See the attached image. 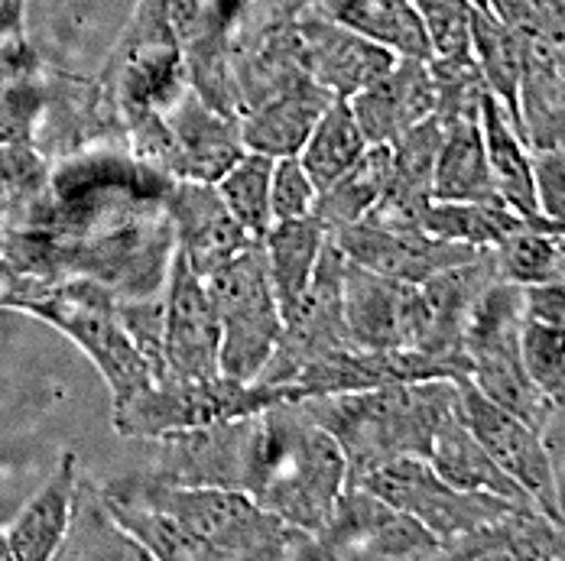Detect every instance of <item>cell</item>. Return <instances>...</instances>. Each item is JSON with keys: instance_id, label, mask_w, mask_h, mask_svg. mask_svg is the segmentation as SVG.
I'll return each instance as SVG.
<instances>
[{"instance_id": "8d00e7d4", "label": "cell", "mask_w": 565, "mask_h": 561, "mask_svg": "<svg viewBox=\"0 0 565 561\" xmlns=\"http://www.w3.org/2000/svg\"><path fill=\"white\" fill-rule=\"evenodd\" d=\"M419 227L429 234L468 244V247H498L504 237L526 227V215L513 212L508 205H491V202H433L423 215Z\"/></svg>"}, {"instance_id": "7bdbcfd3", "label": "cell", "mask_w": 565, "mask_h": 561, "mask_svg": "<svg viewBox=\"0 0 565 561\" xmlns=\"http://www.w3.org/2000/svg\"><path fill=\"white\" fill-rule=\"evenodd\" d=\"M533 175H536L540 218L565 225V140L533 150Z\"/></svg>"}, {"instance_id": "d6986e66", "label": "cell", "mask_w": 565, "mask_h": 561, "mask_svg": "<svg viewBox=\"0 0 565 561\" xmlns=\"http://www.w3.org/2000/svg\"><path fill=\"white\" fill-rule=\"evenodd\" d=\"M296 26L306 72L344 101H351L361 88L381 78L399 58L391 50L371 43L367 36L341 26L339 20L326 17L316 7H302L296 13Z\"/></svg>"}, {"instance_id": "8992f818", "label": "cell", "mask_w": 565, "mask_h": 561, "mask_svg": "<svg viewBox=\"0 0 565 561\" xmlns=\"http://www.w3.org/2000/svg\"><path fill=\"white\" fill-rule=\"evenodd\" d=\"M344 484L348 464L339 442L299 402L270 406L264 477L254 500L296 529L319 532Z\"/></svg>"}, {"instance_id": "4dcf8cb0", "label": "cell", "mask_w": 565, "mask_h": 561, "mask_svg": "<svg viewBox=\"0 0 565 561\" xmlns=\"http://www.w3.org/2000/svg\"><path fill=\"white\" fill-rule=\"evenodd\" d=\"M53 205V163L33 143L0 140V234L36 227Z\"/></svg>"}, {"instance_id": "7402d4cb", "label": "cell", "mask_w": 565, "mask_h": 561, "mask_svg": "<svg viewBox=\"0 0 565 561\" xmlns=\"http://www.w3.org/2000/svg\"><path fill=\"white\" fill-rule=\"evenodd\" d=\"M520 72V120L533 150L565 140V50L563 40L543 23L523 26Z\"/></svg>"}, {"instance_id": "4fadbf2b", "label": "cell", "mask_w": 565, "mask_h": 561, "mask_svg": "<svg viewBox=\"0 0 565 561\" xmlns=\"http://www.w3.org/2000/svg\"><path fill=\"white\" fill-rule=\"evenodd\" d=\"M458 387H461L465 422L478 435V442L523 487V494L533 504L546 516H553L556 522H565L563 494H559V481L553 471L550 449L543 442V432L523 422L520 416H513L504 406H498L494 399H488L471 384V377L458 380Z\"/></svg>"}, {"instance_id": "1f68e13d", "label": "cell", "mask_w": 565, "mask_h": 561, "mask_svg": "<svg viewBox=\"0 0 565 561\" xmlns=\"http://www.w3.org/2000/svg\"><path fill=\"white\" fill-rule=\"evenodd\" d=\"M329 237H332V230L322 225L316 215H309V218H289V222H274L270 230L264 234L270 280H274V289H277L282 315L309 289L312 273L319 267V257H322Z\"/></svg>"}, {"instance_id": "f546056e", "label": "cell", "mask_w": 565, "mask_h": 561, "mask_svg": "<svg viewBox=\"0 0 565 561\" xmlns=\"http://www.w3.org/2000/svg\"><path fill=\"white\" fill-rule=\"evenodd\" d=\"M309 7L339 20L341 26L367 36L394 56L433 58L419 10L413 0H309Z\"/></svg>"}, {"instance_id": "f6af8a7d", "label": "cell", "mask_w": 565, "mask_h": 561, "mask_svg": "<svg viewBox=\"0 0 565 561\" xmlns=\"http://www.w3.org/2000/svg\"><path fill=\"white\" fill-rule=\"evenodd\" d=\"M471 3H475V10H484V13L504 20L510 30L543 23V10L536 0H471Z\"/></svg>"}, {"instance_id": "d6a6232c", "label": "cell", "mask_w": 565, "mask_h": 561, "mask_svg": "<svg viewBox=\"0 0 565 561\" xmlns=\"http://www.w3.org/2000/svg\"><path fill=\"white\" fill-rule=\"evenodd\" d=\"M391 147L387 143H371L364 157L339 175L329 188L319 192L316 198V218L329 227L332 234L348 225H358L371 215V208L384 198L387 182H391Z\"/></svg>"}, {"instance_id": "5bb4252c", "label": "cell", "mask_w": 565, "mask_h": 561, "mask_svg": "<svg viewBox=\"0 0 565 561\" xmlns=\"http://www.w3.org/2000/svg\"><path fill=\"white\" fill-rule=\"evenodd\" d=\"M222 377V322L205 282L185 257L172 253L163 319V364L157 380H218Z\"/></svg>"}, {"instance_id": "d4e9b609", "label": "cell", "mask_w": 565, "mask_h": 561, "mask_svg": "<svg viewBox=\"0 0 565 561\" xmlns=\"http://www.w3.org/2000/svg\"><path fill=\"white\" fill-rule=\"evenodd\" d=\"M332 91L322 88L316 78L289 85L277 95L257 101L254 108L241 114V133L250 153L264 157H299L312 127L319 123L322 111L332 105Z\"/></svg>"}, {"instance_id": "ab89813d", "label": "cell", "mask_w": 565, "mask_h": 561, "mask_svg": "<svg viewBox=\"0 0 565 561\" xmlns=\"http://www.w3.org/2000/svg\"><path fill=\"white\" fill-rule=\"evenodd\" d=\"M433 46V58L439 62H471V0H413Z\"/></svg>"}, {"instance_id": "5b68a950", "label": "cell", "mask_w": 565, "mask_h": 561, "mask_svg": "<svg viewBox=\"0 0 565 561\" xmlns=\"http://www.w3.org/2000/svg\"><path fill=\"white\" fill-rule=\"evenodd\" d=\"M3 309L50 322L75 347H82V354L108 380L114 406H124L153 387V367L134 344L130 332L124 328L120 299L108 285L88 277H68V280L26 277V282L3 302Z\"/></svg>"}, {"instance_id": "c3c4849f", "label": "cell", "mask_w": 565, "mask_h": 561, "mask_svg": "<svg viewBox=\"0 0 565 561\" xmlns=\"http://www.w3.org/2000/svg\"><path fill=\"white\" fill-rule=\"evenodd\" d=\"M0 140L7 143V120H3V111H0Z\"/></svg>"}, {"instance_id": "52a82bcc", "label": "cell", "mask_w": 565, "mask_h": 561, "mask_svg": "<svg viewBox=\"0 0 565 561\" xmlns=\"http://www.w3.org/2000/svg\"><path fill=\"white\" fill-rule=\"evenodd\" d=\"M523 322V285L498 280L481 295L468 322L465 354L471 364V384L481 393L530 422L533 429L546 432L556 406L526 370Z\"/></svg>"}, {"instance_id": "7c38bea8", "label": "cell", "mask_w": 565, "mask_h": 561, "mask_svg": "<svg viewBox=\"0 0 565 561\" xmlns=\"http://www.w3.org/2000/svg\"><path fill=\"white\" fill-rule=\"evenodd\" d=\"M354 487H367L387 504L413 513L429 532L443 539L446 559H449V546H455L458 539L498 519L510 504H520V500H508L488 490H461L449 481H443L426 457H396L391 464L371 471Z\"/></svg>"}, {"instance_id": "8fae6325", "label": "cell", "mask_w": 565, "mask_h": 561, "mask_svg": "<svg viewBox=\"0 0 565 561\" xmlns=\"http://www.w3.org/2000/svg\"><path fill=\"white\" fill-rule=\"evenodd\" d=\"M354 344L344 322V253L329 237L302 299L282 315V332L257 384L289 387L309 364Z\"/></svg>"}, {"instance_id": "ba28073f", "label": "cell", "mask_w": 565, "mask_h": 561, "mask_svg": "<svg viewBox=\"0 0 565 561\" xmlns=\"http://www.w3.org/2000/svg\"><path fill=\"white\" fill-rule=\"evenodd\" d=\"M222 322V374L257 384L282 332V309L270 280L264 240H254L205 280Z\"/></svg>"}, {"instance_id": "f35d334b", "label": "cell", "mask_w": 565, "mask_h": 561, "mask_svg": "<svg viewBox=\"0 0 565 561\" xmlns=\"http://www.w3.org/2000/svg\"><path fill=\"white\" fill-rule=\"evenodd\" d=\"M494 250L501 280L516 285H543V282L565 280V257L553 234H543L536 227H523L504 237Z\"/></svg>"}, {"instance_id": "74e56055", "label": "cell", "mask_w": 565, "mask_h": 561, "mask_svg": "<svg viewBox=\"0 0 565 561\" xmlns=\"http://www.w3.org/2000/svg\"><path fill=\"white\" fill-rule=\"evenodd\" d=\"M274 157L264 153H244L225 175L215 182L231 215L244 225L254 240H264V234L274 225L270 212V182H274Z\"/></svg>"}, {"instance_id": "d590c367", "label": "cell", "mask_w": 565, "mask_h": 561, "mask_svg": "<svg viewBox=\"0 0 565 561\" xmlns=\"http://www.w3.org/2000/svg\"><path fill=\"white\" fill-rule=\"evenodd\" d=\"M367 137L358 123V117L351 111V101L344 98H332V105L322 111L319 123L312 127L299 163L306 166L309 179L316 182V188H329L339 175L354 166L364 150H367Z\"/></svg>"}, {"instance_id": "83f0119b", "label": "cell", "mask_w": 565, "mask_h": 561, "mask_svg": "<svg viewBox=\"0 0 565 561\" xmlns=\"http://www.w3.org/2000/svg\"><path fill=\"white\" fill-rule=\"evenodd\" d=\"M429 464L436 467V474L443 481H449L461 490H488V494H498V497H508V500H530L523 494V487L488 454V449L478 442V435L468 429L461 406L455 412H449L443 419V425L436 429Z\"/></svg>"}, {"instance_id": "bcb514c9", "label": "cell", "mask_w": 565, "mask_h": 561, "mask_svg": "<svg viewBox=\"0 0 565 561\" xmlns=\"http://www.w3.org/2000/svg\"><path fill=\"white\" fill-rule=\"evenodd\" d=\"M250 0H218V10H222V20L227 23V33H231V26H234V20L241 17V10L247 7Z\"/></svg>"}, {"instance_id": "6da1fadb", "label": "cell", "mask_w": 565, "mask_h": 561, "mask_svg": "<svg viewBox=\"0 0 565 561\" xmlns=\"http://www.w3.org/2000/svg\"><path fill=\"white\" fill-rule=\"evenodd\" d=\"M170 175L124 143H92L53 166V205L36 227L0 234V257L33 280H88L117 299L167 289L175 234Z\"/></svg>"}, {"instance_id": "60d3db41", "label": "cell", "mask_w": 565, "mask_h": 561, "mask_svg": "<svg viewBox=\"0 0 565 561\" xmlns=\"http://www.w3.org/2000/svg\"><path fill=\"white\" fill-rule=\"evenodd\" d=\"M523 357L533 384L556 409L565 406V332L523 322Z\"/></svg>"}, {"instance_id": "4316f807", "label": "cell", "mask_w": 565, "mask_h": 561, "mask_svg": "<svg viewBox=\"0 0 565 561\" xmlns=\"http://www.w3.org/2000/svg\"><path fill=\"white\" fill-rule=\"evenodd\" d=\"M78 461L72 451L62 454L56 471L46 484L26 500L20 516L7 526V546L13 561H50L56 559L78 494Z\"/></svg>"}, {"instance_id": "603a6c76", "label": "cell", "mask_w": 565, "mask_h": 561, "mask_svg": "<svg viewBox=\"0 0 565 561\" xmlns=\"http://www.w3.org/2000/svg\"><path fill=\"white\" fill-rule=\"evenodd\" d=\"M443 147V120L433 114L391 143V182L384 198L364 218L377 227H419L433 205L436 157Z\"/></svg>"}, {"instance_id": "44dd1931", "label": "cell", "mask_w": 565, "mask_h": 561, "mask_svg": "<svg viewBox=\"0 0 565 561\" xmlns=\"http://www.w3.org/2000/svg\"><path fill=\"white\" fill-rule=\"evenodd\" d=\"M439 105L436 78L426 58L399 56L367 88L351 98V111L358 117L367 143H394L409 127L433 117Z\"/></svg>"}, {"instance_id": "9a60e30c", "label": "cell", "mask_w": 565, "mask_h": 561, "mask_svg": "<svg viewBox=\"0 0 565 561\" xmlns=\"http://www.w3.org/2000/svg\"><path fill=\"white\" fill-rule=\"evenodd\" d=\"M163 123H167L163 172L170 179L215 185L247 153L241 117L215 111L209 101H202V95L192 85L179 95L170 111H163Z\"/></svg>"}, {"instance_id": "e0dca14e", "label": "cell", "mask_w": 565, "mask_h": 561, "mask_svg": "<svg viewBox=\"0 0 565 561\" xmlns=\"http://www.w3.org/2000/svg\"><path fill=\"white\" fill-rule=\"evenodd\" d=\"M332 237L351 263L413 285L478 257V247L443 240L426 227H377L358 222L335 230Z\"/></svg>"}, {"instance_id": "7dc6e473", "label": "cell", "mask_w": 565, "mask_h": 561, "mask_svg": "<svg viewBox=\"0 0 565 561\" xmlns=\"http://www.w3.org/2000/svg\"><path fill=\"white\" fill-rule=\"evenodd\" d=\"M0 561H13L10 559V546H7V529H0Z\"/></svg>"}, {"instance_id": "cb8c5ba5", "label": "cell", "mask_w": 565, "mask_h": 561, "mask_svg": "<svg viewBox=\"0 0 565 561\" xmlns=\"http://www.w3.org/2000/svg\"><path fill=\"white\" fill-rule=\"evenodd\" d=\"M455 561H565V522L530 500L510 504L498 519L449 546Z\"/></svg>"}, {"instance_id": "ee69618b", "label": "cell", "mask_w": 565, "mask_h": 561, "mask_svg": "<svg viewBox=\"0 0 565 561\" xmlns=\"http://www.w3.org/2000/svg\"><path fill=\"white\" fill-rule=\"evenodd\" d=\"M523 315H526V322L565 332V280L526 285L523 289Z\"/></svg>"}, {"instance_id": "ac0fdd59", "label": "cell", "mask_w": 565, "mask_h": 561, "mask_svg": "<svg viewBox=\"0 0 565 561\" xmlns=\"http://www.w3.org/2000/svg\"><path fill=\"white\" fill-rule=\"evenodd\" d=\"M167 208L175 234V250L185 257V263L202 282L254 244V237L231 215L218 185L212 182L172 179L167 188Z\"/></svg>"}, {"instance_id": "b9f144b4", "label": "cell", "mask_w": 565, "mask_h": 561, "mask_svg": "<svg viewBox=\"0 0 565 561\" xmlns=\"http://www.w3.org/2000/svg\"><path fill=\"white\" fill-rule=\"evenodd\" d=\"M316 198L319 188L309 179L299 157H282L274 163V182H270V212L274 222H289V218H309L316 215Z\"/></svg>"}, {"instance_id": "2e32d148", "label": "cell", "mask_w": 565, "mask_h": 561, "mask_svg": "<svg viewBox=\"0 0 565 561\" xmlns=\"http://www.w3.org/2000/svg\"><path fill=\"white\" fill-rule=\"evenodd\" d=\"M498 280H501V270H498L494 250L484 247L468 263H458V267L433 277V280L419 282L423 309H419V341H416V347L449 360V364L461 367L471 377V364H468V354H465L468 322H471L481 295Z\"/></svg>"}, {"instance_id": "30bf717a", "label": "cell", "mask_w": 565, "mask_h": 561, "mask_svg": "<svg viewBox=\"0 0 565 561\" xmlns=\"http://www.w3.org/2000/svg\"><path fill=\"white\" fill-rule=\"evenodd\" d=\"M312 542L316 559H446V546L436 532L367 487H344L322 529L312 532Z\"/></svg>"}, {"instance_id": "836d02e7", "label": "cell", "mask_w": 565, "mask_h": 561, "mask_svg": "<svg viewBox=\"0 0 565 561\" xmlns=\"http://www.w3.org/2000/svg\"><path fill=\"white\" fill-rule=\"evenodd\" d=\"M56 559H150L147 549L117 522L102 490L78 477L72 522Z\"/></svg>"}, {"instance_id": "ffe728a7", "label": "cell", "mask_w": 565, "mask_h": 561, "mask_svg": "<svg viewBox=\"0 0 565 561\" xmlns=\"http://www.w3.org/2000/svg\"><path fill=\"white\" fill-rule=\"evenodd\" d=\"M419 285L364 270L344 257V322L354 344L394 350L419 341Z\"/></svg>"}, {"instance_id": "484cf974", "label": "cell", "mask_w": 565, "mask_h": 561, "mask_svg": "<svg viewBox=\"0 0 565 561\" xmlns=\"http://www.w3.org/2000/svg\"><path fill=\"white\" fill-rule=\"evenodd\" d=\"M439 117V114H436ZM443 120V147L436 157V179H433V202H491L504 205L498 195L484 127H481V105L468 111L439 117Z\"/></svg>"}, {"instance_id": "9c48e42d", "label": "cell", "mask_w": 565, "mask_h": 561, "mask_svg": "<svg viewBox=\"0 0 565 561\" xmlns=\"http://www.w3.org/2000/svg\"><path fill=\"white\" fill-rule=\"evenodd\" d=\"M280 402H296L292 387L241 384L225 374L218 380H153L150 390L134 396L124 406H114L111 422L124 439L153 442L222 419L264 412Z\"/></svg>"}, {"instance_id": "f1b7e54d", "label": "cell", "mask_w": 565, "mask_h": 561, "mask_svg": "<svg viewBox=\"0 0 565 561\" xmlns=\"http://www.w3.org/2000/svg\"><path fill=\"white\" fill-rule=\"evenodd\" d=\"M481 127H484V147H488V163H491L498 195L504 198L508 208L526 218L540 215L533 147L526 143L520 127L510 120V114L501 108V101L491 91L481 95Z\"/></svg>"}, {"instance_id": "3957f363", "label": "cell", "mask_w": 565, "mask_h": 561, "mask_svg": "<svg viewBox=\"0 0 565 561\" xmlns=\"http://www.w3.org/2000/svg\"><path fill=\"white\" fill-rule=\"evenodd\" d=\"M150 490L189 549V561L316 559L312 532L289 526L254 497L225 487L172 484L147 471Z\"/></svg>"}, {"instance_id": "277c9868", "label": "cell", "mask_w": 565, "mask_h": 561, "mask_svg": "<svg viewBox=\"0 0 565 561\" xmlns=\"http://www.w3.org/2000/svg\"><path fill=\"white\" fill-rule=\"evenodd\" d=\"M185 88L189 78L170 3L140 0L95 85L105 137L124 143L130 130L170 111Z\"/></svg>"}, {"instance_id": "7a4b0ae2", "label": "cell", "mask_w": 565, "mask_h": 561, "mask_svg": "<svg viewBox=\"0 0 565 561\" xmlns=\"http://www.w3.org/2000/svg\"><path fill=\"white\" fill-rule=\"evenodd\" d=\"M296 402L339 442L348 464L344 487H354L396 457L429 461L436 429L461 406V390L458 380L439 377L351 393L306 396Z\"/></svg>"}, {"instance_id": "e575fe53", "label": "cell", "mask_w": 565, "mask_h": 561, "mask_svg": "<svg viewBox=\"0 0 565 561\" xmlns=\"http://www.w3.org/2000/svg\"><path fill=\"white\" fill-rule=\"evenodd\" d=\"M471 53H475L478 72H481L488 91L501 101V108L510 114V120L523 133V120H520V72H523L520 33L510 30L504 20H498V17H491L484 10H475V20H471Z\"/></svg>"}]
</instances>
